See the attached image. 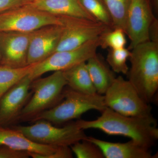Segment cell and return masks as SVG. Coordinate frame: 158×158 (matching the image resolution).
Instances as JSON below:
<instances>
[{"label": "cell", "mask_w": 158, "mask_h": 158, "mask_svg": "<svg viewBox=\"0 0 158 158\" xmlns=\"http://www.w3.org/2000/svg\"><path fill=\"white\" fill-rule=\"evenodd\" d=\"M76 123L82 130L95 129L110 135L128 137L149 148L158 138L157 121L152 114L142 116H125L107 107L96 119L79 120Z\"/></svg>", "instance_id": "cell-1"}, {"label": "cell", "mask_w": 158, "mask_h": 158, "mask_svg": "<svg viewBox=\"0 0 158 158\" xmlns=\"http://www.w3.org/2000/svg\"><path fill=\"white\" fill-rule=\"evenodd\" d=\"M128 81L144 101H152L158 88V43L148 41L131 50Z\"/></svg>", "instance_id": "cell-2"}, {"label": "cell", "mask_w": 158, "mask_h": 158, "mask_svg": "<svg viewBox=\"0 0 158 158\" xmlns=\"http://www.w3.org/2000/svg\"><path fill=\"white\" fill-rule=\"evenodd\" d=\"M63 98L53 107L42 112L31 120H45L55 124H60L79 118L90 110L103 112L106 108L104 97L102 94H85L64 88Z\"/></svg>", "instance_id": "cell-3"}, {"label": "cell", "mask_w": 158, "mask_h": 158, "mask_svg": "<svg viewBox=\"0 0 158 158\" xmlns=\"http://www.w3.org/2000/svg\"><path fill=\"white\" fill-rule=\"evenodd\" d=\"M66 86L67 82L62 71L32 81L30 87L32 96L22 111L17 122H31L40 113L53 107L62 100Z\"/></svg>", "instance_id": "cell-4"}, {"label": "cell", "mask_w": 158, "mask_h": 158, "mask_svg": "<svg viewBox=\"0 0 158 158\" xmlns=\"http://www.w3.org/2000/svg\"><path fill=\"white\" fill-rule=\"evenodd\" d=\"M29 126L14 125L11 127L18 130L34 142L43 145L56 147H70L78 141L88 138L76 122L63 127L55 126L45 120H38Z\"/></svg>", "instance_id": "cell-5"}, {"label": "cell", "mask_w": 158, "mask_h": 158, "mask_svg": "<svg viewBox=\"0 0 158 158\" xmlns=\"http://www.w3.org/2000/svg\"><path fill=\"white\" fill-rule=\"evenodd\" d=\"M63 16L50 14L28 4L0 14V32L31 33L49 25H63Z\"/></svg>", "instance_id": "cell-6"}, {"label": "cell", "mask_w": 158, "mask_h": 158, "mask_svg": "<svg viewBox=\"0 0 158 158\" xmlns=\"http://www.w3.org/2000/svg\"><path fill=\"white\" fill-rule=\"evenodd\" d=\"M104 97L106 107L121 115L128 116L152 115L151 106L143 100L129 81L122 76L116 78Z\"/></svg>", "instance_id": "cell-7"}, {"label": "cell", "mask_w": 158, "mask_h": 158, "mask_svg": "<svg viewBox=\"0 0 158 158\" xmlns=\"http://www.w3.org/2000/svg\"><path fill=\"white\" fill-rule=\"evenodd\" d=\"M99 37L78 48L55 52L41 62L36 63L29 77L33 81L49 72L63 71L79 63L86 62L97 54L100 47Z\"/></svg>", "instance_id": "cell-8"}, {"label": "cell", "mask_w": 158, "mask_h": 158, "mask_svg": "<svg viewBox=\"0 0 158 158\" xmlns=\"http://www.w3.org/2000/svg\"><path fill=\"white\" fill-rule=\"evenodd\" d=\"M63 16L62 33L55 52L78 48L112 30L98 22Z\"/></svg>", "instance_id": "cell-9"}, {"label": "cell", "mask_w": 158, "mask_h": 158, "mask_svg": "<svg viewBox=\"0 0 158 158\" xmlns=\"http://www.w3.org/2000/svg\"><path fill=\"white\" fill-rule=\"evenodd\" d=\"M0 144L29 153L34 158H73L69 147H56L34 142L13 128L0 127Z\"/></svg>", "instance_id": "cell-10"}, {"label": "cell", "mask_w": 158, "mask_h": 158, "mask_svg": "<svg viewBox=\"0 0 158 158\" xmlns=\"http://www.w3.org/2000/svg\"><path fill=\"white\" fill-rule=\"evenodd\" d=\"M155 17L149 0L130 1L125 31L130 40L129 50L150 41L149 28Z\"/></svg>", "instance_id": "cell-11"}, {"label": "cell", "mask_w": 158, "mask_h": 158, "mask_svg": "<svg viewBox=\"0 0 158 158\" xmlns=\"http://www.w3.org/2000/svg\"><path fill=\"white\" fill-rule=\"evenodd\" d=\"M29 75L11 87L0 99L1 127H9L17 122L22 111L32 96L30 87L32 81Z\"/></svg>", "instance_id": "cell-12"}, {"label": "cell", "mask_w": 158, "mask_h": 158, "mask_svg": "<svg viewBox=\"0 0 158 158\" xmlns=\"http://www.w3.org/2000/svg\"><path fill=\"white\" fill-rule=\"evenodd\" d=\"M33 32H0V65L12 68H22L29 65L28 52Z\"/></svg>", "instance_id": "cell-13"}, {"label": "cell", "mask_w": 158, "mask_h": 158, "mask_svg": "<svg viewBox=\"0 0 158 158\" xmlns=\"http://www.w3.org/2000/svg\"><path fill=\"white\" fill-rule=\"evenodd\" d=\"M62 31V26L49 25L32 33L28 52V65L41 62L55 52Z\"/></svg>", "instance_id": "cell-14"}, {"label": "cell", "mask_w": 158, "mask_h": 158, "mask_svg": "<svg viewBox=\"0 0 158 158\" xmlns=\"http://www.w3.org/2000/svg\"><path fill=\"white\" fill-rule=\"evenodd\" d=\"M101 150L106 158H153L149 148L131 140L125 143H115L100 140L92 137L86 138Z\"/></svg>", "instance_id": "cell-15"}, {"label": "cell", "mask_w": 158, "mask_h": 158, "mask_svg": "<svg viewBox=\"0 0 158 158\" xmlns=\"http://www.w3.org/2000/svg\"><path fill=\"white\" fill-rule=\"evenodd\" d=\"M28 4L33 8L54 15L97 21L82 7L78 0H32Z\"/></svg>", "instance_id": "cell-16"}, {"label": "cell", "mask_w": 158, "mask_h": 158, "mask_svg": "<svg viewBox=\"0 0 158 158\" xmlns=\"http://www.w3.org/2000/svg\"><path fill=\"white\" fill-rule=\"evenodd\" d=\"M86 64L97 93L104 94L116 79L114 72L97 54L88 59Z\"/></svg>", "instance_id": "cell-17"}, {"label": "cell", "mask_w": 158, "mask_h": 158, "mask_svg": "<svg viewBox=\"0 0 158 158\" xmlns=\"http://www.w3.org/2000/svg\"><path fill=\"white\" fill-rule=\"evenodd\" d=\"M63 72L67 86L72 90L85 94L97 93L88 73L86 62L79 63Z\"/></svg>", "instance_id": "cell-18"}, {"label": "cell", "mask_w": 158, "mask_h": 158, "mask_svg": "<svg viewBox=\"0 0 158 158\" xmlns=\"http://www.w3.org/2000/svg\"><path fill=\"white\" fill-rule=\"evenodd\" d=\"M35 64L22 68L0 65V99L11 87L30 74Z\"/></svg>", "instance_id": "cell-19"}, {"label": "cell", "mask_w": 158, "mask_h": 158, "mask_svg": "<svg viewBox=\"0 0 158 158\" xmlns=\"http://www.w3.org/2000/svg\"><path fill=\"white\" fill-rule=\"evenodd\" d=\"M102 1L110 13L113 21V29H121L125 32L127 15L131 0Z\"/></svg>", "instance_id": "cell-20"}, {"label": "cell", "mask_w": 158, "mask_h": 158, "mask_svg": "<svg viewBox=\"0 0 158 158\" xmlns=\"http://www.w3.org/2000/svg\"><path fill=\"white\" fill-rule=\"evenodd\" d=\"M82 7L97 21L113 29L112 18L102 0H78Z\"/></svg>", "instance_id": "cell-21"}, {"label": "cell", "mask_w": 158, "mask_h": 158, "mask_svg": "<svg viewBox=\"0 0 158 158\" xmlns=\"http://www.w3.org/2000/svg\"><path fill=\"white\" fill-rule=\"evenodd\" d=\"M131 54V51L125 48L110 49L107 56V62L114 73L127 75L129 69L127 62Z\"/></svg>", "instance_id": "cell-22"}, {"label": "cell", "mask_w": 158, "mask_h": 158, "mask_svg": "<svg viewBox=\"0 0 158 158\" xmlns=\"http://www.w3.org/2000/svg\"><path fill=\"white\" fill-rule=\"evenodd\" d=\"M125 34L124 31L119 28L106 31L100 36V47L110 49L125 48L127 44Z\"/></svg>", "instance_id": "cell-23"}, {"label": "cell", "mask_w": 158, "mask_h": 158, "mask_svg": "<svg viewBox=\"0 0 158 158\" xmlns=\"http://www.w3.org/2000/svg\"><path fill=\"white\" fill-rule=\"evenodd\" d=\"M70 147L78 158H104L100 148L87 139L77 142Z\"/></svg>", "instance_id": "cell-24"}, {"label": "cell", "mask_w": 158, "mask_h": 158, "mask_svg": "<svg viewBox=\"0 0 158 158\" xmlns=\"http://www.w3.org/2000/svg\"><path fill=\"white\" fill-rule=\"evenodd\" d=\"M30 157L29 153L0 144V158H28Z\"/></svg>", "instance_id": "cell-25"}, {"label": "cell", "mask_w": 158, "mask_h": 158, "mask_svg": "<svg viewBox=\"0 0 158 158\" xmlns=\"http://www.w3.org/2000/svg\"><path fill=\"white\" fill-rule=\"evenodd\" d=\"M32 0H0V14L28 4Z\"/></svg>", "instance_id": "cell-26"}, {"label": "cell", "mask_w": 158, "mask_h": 158, "mask_svg": "<svg viewBox=\"0 0 158 158\" xmlns=\"http://www.w3.org/2000/svg\"><path fill=\"white\" fill-rule=\"evenodd\" d=\"M150 40L158 43V21L155 17L149 28Z\"/></svg>", "instance_id": "cell-27"}, {"label": "cell", "mask_w": 158, "mask_h": 158, "mask_svg": "<svg viewBox=\"0 0 158 158\" xmlns=\"http://www.w3.org/2000/svg\"><path fill=\"white\" fill-rule=\"evenodd\" d=\"M1 52H0V64H1Z\"/></svg>", "instance_id": "cell-28"}]
</instances>
